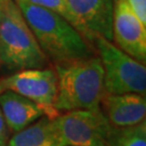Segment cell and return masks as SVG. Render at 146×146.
<instances>
[{
  "instance_id": "6da1fadb",
  "label": "cell",
  "mask_w": 146,
  "mask_h": 146,
  "mask_svg": "<svg viewBox=\"0 0 146 146\" xmlns=\"http://www.w3.org/2000/svg\"><path fill=\"white\" fill-rule=\"evenodd\" d=\"M15 2L47 58L58 65L93 56L86 39L64 17L24 0Z\"/></svg>"
},
{
  "instance_id": "277c9868",
  "label": "cell",
  "mask_w": 146,
  "mask_h": 146,
  "mask_svg": "<svg viewBox=\"0 0 146 146\" xmlns=\"http://www.w3.org/2000/svg\"><path fill=\"white\" fill-rule=\"evenodd\" d=\"M94 42L104 72V93H137L145 95V63L131 58L111 41L104 38H96Z\"/></svg>"
},
{
  "instance_id": "ba28073f",
  "label": "cell",
  "mask_w": 146,
  "mask_h": 146,
  "mask_svg": "<svg viewBox=\"0 0 146 146\" xmlns=\"http://www.w3.org/2000/svg\"><path fill=\"white\" fill-rule=\"evenodd\" d=\"M113 40L121 51L139 62L145 63L146 26L125 0H114Z\"/></svg>"
},
{
  "instance_id": "8fae6325",
  "label": "cell",
  "mask_w": 146,
  "mask_h": 146,
  "mask_svg": "<svg viewBox=\"0 0 146 146\" xmlns=\"http://www.w3.org/2000/svg\"><path fill=\"white\" fill-rule=\"evenodd\" d=\"M7 146H64V144L55 118L42 116L25 129L14 133L8 140Z\"/></svg>"
},
{
  "instance_id": "30bf717a",
  "label": "cell",
  "mask_w": 146,
  "mask_h": 146,
  "mask_svg": "<svg viewBox=\"0 0 146 146\" xmlns=\"http://www.w3.org/2000/svg\"><path fill=\"white\" fill-rule=\"evenodd\" d=\"M0 110L8 130L16 133L44 115V111L33 101L12 91L0 93Z\"/></svg>"
},
{
  "instance_id": "7a4b0ae2",
  "label": "cell",
  "mask_w": 146,
  "mask_h": 146,
  "mask_svg": "<svg viewBox=\"0 0 146 146\" xmlns=\"http://www.w3.org/2000/svg\"><path fill=\"white\" fill-rule=\"evenodd\" d=\"M55 74L58 92L54 106L58 113L100 110L104 72L98 56L58 64Z\"/></svg>"
},
{
  "instance_id": "3957f363",
  "label": "cell",
  "mask_w": 146,
  "mask_h": 146,
  "mask_svg": "<svg viewBox=\"0 0 146 146\" xmlns=\"http://www.w3.org/2000/svg\"><path fill=\"white\" fill-rule=\"evenodd\" d=\"M1 11L0 65L17 72L46 67L48 58L39 47L15 0H11Z\"/></svg>"
},
{
  "instance_id": "e0dca14e",
  "label": "cell",
  "mask_w": 146,
  "mask_h": 146,
  "mask_svg": "<svg viewBox=\"0 0 146 146\" xmlns=\"http://www.w3.org/2000/svg\"><path fill=\"white\" fill-rule=\"evenodd\" d=\"M1 14H2V11H1V9H0V21H1Z\"/></svg>"
},
{
  "instance_id": "5bb4252c",
  "label": "cell",
  "mask_w": 146,
  "mask_h": 146,
  "mask_svg": "<svg viewBox=\"0 0 146 146\" xmlns=\"http://www.w3.org/2000/svg\"><path fill=\"white\" fill-rule=\"evenodd\" d=\"M143 25L146 26V0H125Z\"/></svg>"
},
{
  "instance_id": "7c38bea8",
  "label": "cell",
  "mask_w": 146,
  "mask_h": 146,
  "mask_svg": "<svg viewBox=\"0 0 146 146\" xmlns=\"http://www.w3.org/2000/svg\"><path fill=\"white\" fill-rule=\"evenodd\" d=\"M108 146H146V123L127 128L111 127L107 137Z\"/></svg>"
},
{
  "instance_id": "2e32d148",
  "label": "cell",
  "mask_w": 146,
  "mask_h": 146,
  "mask_svg": "<svg viewBox=\"0 0 146 146\" xmlns=\"http://www.w3.org/2000/svg\"><path fill=\"white\" fill-rule=\"evenodd\" d=\"M10 1L11 0H0V9L2 10V9H3L5 5L10 2Z\"/></svg>"
},
{
  "instance_id": "ac0fdd59",
  "label": "cell",
  "mask_w": 146,
  "mask_h": 146,
  "mask_svg": "<svg viewBox=\"0 0 146 146\" xmlns=\"http://www.w3.org/2000/svg\"><path fill=\"white\" fill-rule=\"evenodd\" d=\"M5 146H7V145H5Z\"/></svg>"
},
{
  "instance_id": "8992f818",
  "label": "cell",
  "mask_w": 146,
  "mask_h": 146,
  "mask_svg": "<svg viewBox=\"0 0 146 146\" xmlns=\"http://www.w3.org/2000/svg\"><path fill=\"white\" fill-rule=\"evenodd\" d=\"M55 123L64 146H108L111 125L101 110L66 111Z\"/></svg>"
},
{
  "instance_id": "52a82bcc",
  "label": "cell",
  "mask_w": 146,
  "mask_h": 146,
  "mask_svg": "<svg viewBox=\"0 0 146 146\" xmlns=\"http://www.w3.org/2000/svg\"><path fill=\"white\" fill-rule=\"evenodd\" d=\"M73 26L84 39L113 41L114 0H66Z\"/></svg>"
},
{
  "instance_id": "5b68a950",
  "label": "cell",
  "mask_w": 146,
  "mask_h": 146,
  "mask_svg": "<svg viewBox=\"0 0 146 146\" xmlns=\"http://www.w3.org/2000/svg\"><path fill=\"white\" fill-rule=\"evenodd\" d=\"M3 91H12L33 101L51 119L60 115L54 106L58 80L52 69L35 68L16 72L0 80V93Z\"/></svg>"
},
{
  "instance_id": "9a60e30c",
  "label": "cell",
  "mask_w": 146,
  "mask_h": 146,
  "mask_svg": "<svg viewBox=\"0 0 146 146\" xmlns=\"http://www.w3.org/2000/svg\"><path fill=\"white\" fill-rule=\"evenodd\" d=\"M9 140V130L5 125L2 111L0 110V146H5Z\"/></svg>"
},
{
  "instance_id": "9c48e42d",
  "label": "cell",
  "mask_w": 146,
  "mask_h": 146,
  "mask_svg": "<svg viewBox=\"0 0 146 146\" xmlns=\"http://www.w3.org/2000/svg\"><path fill=\"white\" fill-rule=\"evenodd\" d=\"M101 102L104 108L103 114L111 127L127 128L145 121V95L137 93H104Z\"/></svg>"
},
{
  "instance_id": "4fadbf2b",
  "label": "cell",
  "mask_w": 146,
  "mask_h": 146,
  "mask_svg": "<svg viewBox=\"0 0 146 146\" xmlns=\"http://www.w3.org/2000/svg\"><path fill=\"white\" fill-rule=\"evenodd\" d=\"M24 1H27L31 5L52 11L54 13L64 17L66 21L69 22L73 25V16H72V13L68 9L66 0H24Z\"/></svg>"
}]
</instances>
